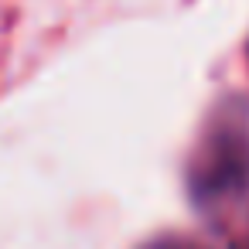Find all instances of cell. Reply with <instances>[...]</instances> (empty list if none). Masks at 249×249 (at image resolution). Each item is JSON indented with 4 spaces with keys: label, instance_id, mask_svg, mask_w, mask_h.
Listing matches in <instances>:
<instances>
[{
    "label": "cell",
    "instance_id": "cell-1",
    "mask_svg": "<svg viewBox=\"0 0 249 249\" xmlns=\"http://www.w3.org/2000/svg\"><path fill=\"white\" fill-rule=\"evenodd\" d=\"M140 249H201V246L191 242V239H181V235H164V239H154V242H147Z\"/></svg>",
    "mask_w": 249,
    "mask_h": 249
}]
</instances>
